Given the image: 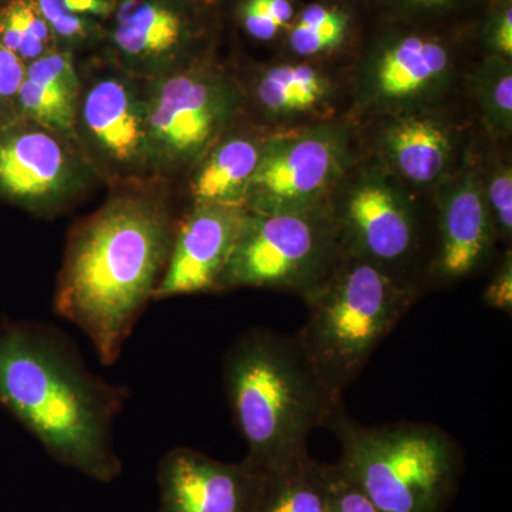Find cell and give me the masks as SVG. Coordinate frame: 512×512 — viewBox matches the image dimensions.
Wrapping results in <instances>:
<instances>
[{
  "label": "cell",
  "instance_id": "cell-19",
  "mask_svg": "<svg viewBox=\"0 0 512 512\" xmlns=\"http://www.w3.org/2000/svg\"><path fill=\"white\" fill-rule=\"evenodd\" d=\"M387 148L397 170L407 180L427 184L446 170L451 141L436 121L410 117L390 128Z\"/></svg>",
  "mask_w": 512,
  "mask_h": 512
},
{
  "label": "cell",
  "instance_id": "cell-12",
  "mask_svg": "<svg viewBox=\"0 0 512 512\" xmlns=\"http://www.w3.org/2000/svg\"><path fill=\"white\" fill-rule=\"evenodd\" d=\"M265 477L245 458L222 463L194 448H173L158 466L160 512H255Z\"/></svg>",
  "mask_w": 512,
  "mask_h": 512
},
{
  "label": "cell",
  "instance_id": "cell-24",
  "mask_svg": "<svg viewBox=\"0 0 512 512\" xmlns=\"http://www.w3.org/2000/svg\"><path fill=\"white\" fill-rule=\"evenodd\" d=\"M348 28V18L340 10L325 5L308 6L291 29L289 45L301 56H315L340 45Z\"/></svg>",
  "mask_w": 512,
  "mask_h": 512
},
{
  "label": "cell",
  "instance_id": "cell-18",
  "mask_svg": "<svg viewBox=\"0 0 512 512\" xmlns=\"http://www.w3.org/2000/svg\"><path fill=\"white\" fill-rule=\"evenodd\" d=\"M264 146L248 134L222 136L194 167L190 183L194 204L244 207Z\"/></svg>",
  "mask_w": 512,
  "mask_h": 512
},
{
  "label": "cell",
  "instance_id": "cell-4",
  "mask_svg": "<svg viewBox=\"0 0 512 512\" xmlns=\"http://www.w3.org/2000/svg\"><path fill=\"white\" fill-rule=\"evenodd\" d=\"M326 427L342 444L340 471L383 512H444L456 497L463 448L440 427L419 421L363 426L343 402Z\"/></svg>",
  "mask_w": 512,
  "mask_h": 512
},
{
  "label": "cell",
  "instance_id": "cell-21",
  "mask_svg": "<svg viewBox=\"0 0 512 512\" xmlns=\"http://www.w3.org/2000/svg\"><path fill=\"white\" fill-rule=\"evenodd\" d=\"M326 80L308 64H279L256 80L255 99L271 116L311 110L325 97Z\"/></svg>",
  "mask_w": 512,
  "mask_h": 512
},
{
  "label": "cell",
  "instance_id": "cell-10",
  "mask_svg": "<svg viewBox=\"0 0 512 512\" xmlns=\"http://www.w3.org/2000/svg\"><path fill=\"white\" fill-rule=\"evenodd\" d=\"M339 171L338 144L325 134L268 141L244 207L259 214L313 211Z\"/></svg>",
  "mask_w": 512,
  "mask_h": 512
},
{
  "label": "cell",
  "instance_id": "cell-3",
  "mask_svg": "<svg viewBox=\"0 0 512 512\" xmlns=\"http://www.w3.org/2000/svg\"><path fill=\"white\" fill-rule=\"evenodd\" d=\"M232 419L248 447L245 460L264 473L308 453L306 441L326 427L336 404L303 355L295 336L251 329L224 360Z\"/></svg>",
  "mask_w": 512,
  "mask_h": 512
},
{
  "label": "cell",
  "instance_id": "cell-27",
  "mask_svg": "<svg viewBox=\"0 0 512 512\" xmlns=\"http://www.w3.org/2000/svg\"><path fill=\"white\" fill-rule=\"evenodd\" d=\"M25 77L26 64L0 45V128L22 119L19 97Z\"/></svg>",
  "mask_w": 512,
  "mask_h": 512
},
{
  "label": "cell",
  "instance_id": "cell-6",
  "mask_svg": "<svg viewBox=\"0 0 512 512\" xmlns=\"http://www.w3.org/2000/svg\"><path fill=\"white\" fill-rule=\"evenodd\" d=\"M343 255L335 221L316 210L248 211L215 292L281 289L305 299L329 278Z\"/></svg>",
  "mask_w": 512,
  "mask_h": 512
},
{
  "label": "cell",
  "instance_id": "cell-22",
  "mask_svg": "<svg viewBox=\"0 0 512 512\" xmlns=\"http://www.w3.org/2000/svg\"><path fill=\"white\" fill-rule=\"evenodd\" d=\"M62 49L76 52L106 37L104 20H110L117 0H36Z\"/></svg>",
  "mask_w": 512,
  "mask_h": 512
},
{
  "label": "cell",
  "instance_id": "cell-32",
  "mask_svg": "<svg viewBox=\"0 0 512 512\" xmlns=\"http://www.w3.org/2000/svg\"><path fill=\"white\" fill-rule=\"evenodd\" d=\"M407 5L420 9H441L453 5L456 0H404Z\"/></svg>",
  "mask_w": 512,
  "mask_h": 512
},
{
  "label": "cell",
  "instance_id": "cell-29",
  "mask_svg": "<svg viewBox=\"0 0 512 512\" xmlns=\"http://www.w3.org/2000/svg\"><path fill=\"white\" fill-rule=\"evenodd\" d=\"M330 512H383L359 488L350 483L338 464H326Z\"/></svg>",
  "mask_w": 512,
  "mask_h": 512
},
{
  "label": "cell",
  "instance_id": "cell-26",
  "mask_svg": "<svg viewBox=\"0 0 512 512\" xmlns=\"http://www.w3.org/2000/svg\"><path fill=\"white\" fill-rule=\"evenodd\" d=\"M293 16L289 0H245L241 20L245 30L256 40L268 42L286 28Z\"/></svg>",
  "mask_w": 512,
  "mask_h": 512
},
{
  "label": "cell",
  "instance_id": "cell-11",
  "mask_svg": "<svg viewBox=\"0 0 512 512\" xmlns=\"http://www.w3.org/2000/svg\"><path fill=\"white\" fill-rule=\"evenodd\" d=\"M104 39L124 72L151 80L191 62L192 23L183 0H117Z\"/></svg>",
  "mask_w": 512,
  "mask_h": 512
},
{
  "label": "cell",
  "instance_id": "cell-13",
  "mask_svg": "<svg viewBox=\"0 0 512 512\" xmlns=\"http://www.w3.org/2000/svg\"><path fill=\"white\" fill-rule=\"evenodd\" d=\"M247 218L245 207L194 204L178 220L170 258L154 292V301L215 292Z\"/></svg>",
  "mask_w": 512,
  "mask_h": 512
},
{
  "label": "cell",
  "instance_id": "cell-31",
  "mask_svg": "<svg viewBox=\"0 0 512 512\" xmlns=\"http://www.w3.org/2000/svg\"><path fill=\"white\" fill-rule=\"evenodd\" d=\"M493 43L495 49L501 53V55L511 57L512 55V10L511 6L504 9L501 13L500 19H498L497 25H495Z\"/></svg>",
  "mask_w": 512,
  "mask_h": 512
},
{
  "label": "cell",
  "instance_id": "cell-33",
  "mask_svg": "<svg viewBox=\"0 0 512 512\" xmlns=\"http://www.w3.org/2000/svg\"><path fill=\"white\" fill-rule=\"evenodd\" d=\"M8 2V0H0V8H2L5 3Z\"/></svg>",
  "mask_w": 512,
  "mask_h": 512
},
{
  "label": "cell",
  "instance_id": "cell-15",
  "mask_svg": "<svg viewBox=\"0 0 512 512\" xmlns=\"http://www.w3.org/2000/svg\"><path fill=\"white\" fill-rule=\"evenodd\" d=\"M495 235L487 201L476 181L458 183L441 204L439 244L430 264L437 284H453L487 261Z\"/></svg>",
  "mask_w": 512,
  "mask_h": 512
},
{
  "label": "cell",
  "instance_id": "cell-28",
  "mask_svg": "<svg viewBox=\"0 0 512 512\" xmlns=\"http://www.w3.org/2000/svg\"><path fill=\"white\" fill-rule=\"evenodd\" d=\"M495 235L507 241L512 231V173L510 167L495 171L485 197Z\"/></svg>",
  "mask_w": 512,
  "mask_h": 512
},
{
  "label": "cell",
  "instance_id": "cell-17",
  "mask_svg": "<svg viewBox=\"0 0 512 512\" xmlns=\"http://www.w3.org/2000/svg\"><path fill=\"white\" fill-rule=\"evenodd\" d=\"M450 70V53L439 40L407 36L387 46L373 70V89L387 101L416 99Z\"/></svg>",
  "mask_w": 512,
  "mask_h": 512
},
{
  "label": "cell",
  "instance_id": "cell-5",
  "mask_svg": "<svg viewBox=\"0 0 512 512\" xmlns=\"http://www.w3.org/2000/svg\"><path fill=\"white\" fill-rule=\"evenodd\" d=\"M419 295V288L345 254L329 278L306 296L309 316L295 339L335 402H342Z\"/></svg>",
  "mask_w": 512,
  "mask_h": 512
},
{
  "label": "cell",
  "instance_id": "cell-7",
  "mask_svg": "<svg viewBox=\"0 0 512 512\" xmlns=\"http://www.w3.org/2000/svg\"><path fill=\"white\" fill-rule=\"evenodd\" d=\"M144 82L158 177L165 181L194 170L234 120L241 103L237 86L220 70L195 60Z\"/></svg>",
  "mask_w": 512,
  "mask_h": 512
},
{
  "label": "cell",
  "instance_id": "cell-25",
  "mask_svg": "<svg viewBox=\"0 0 512 512\" xmlns=\"http://www.w3.org/2000/svg\"><path fill=\"white\" fill-rule=\"evenodd\" d=\"M480 101L491 126L510 130L512 117V76L510 66L501 62L485 67L478 84Z\"/></svg>",
  "mask_w": 512,
  "mask_h": 512
},
{
  "label": "cell",
  "instance_id": "cell-1",
  "mask_svg": "<svg viewBox=\"0 0 512 512\" xmlns=\"http://www.w3.org/2000/svg\"><path fill=\"white\" fill-rule=\"evenodd\" d=\"M164 183L111 188L67 237L53 306L89 338L104 366L119 360L167 268L180 218Z\"/></svg>",
  "mask_w": 512,
  "mask_h": 512
},
{
  "label": "cell",
  "instance_id": "cell-20",
  "mask_svg": "<svg viewBox=\"0 0 512 512\" xmlns=\"http://www.w3.org/2000/svg\"><path fill=\"white\" fill-rule=\"evenodd\" d=\"M255 512H330L326 464L306 453L289 466L266 473Z\"/></svg>",
  "mask_w": 512,
  "mask_h": 512
},
{
  "label": "cell",
  "instance_id": "cell-23",
  "mask_svg": "<svg viewBox=\"0 0 512 512\" xmlns=\"http://www.w3.org/2000/svg\"><path fill=\"white\" fill-rule=\"evenodd\" d=\"M0 45L25 64L59 47L36 0H8L0 8Z\"/></svg>",
  "mask_w": 512,
  "mask_h": 512
},
{
  "label": "cell",
  "instance_id": "cell-9",
  "mask_svg": "<svg viewBox=\"0 0 512 512\" xmlns=\"http://www.w3.org/2000/svg\"><path fill=\"white\" fill-rule=\"evenodd\" d=\"M100 183L76 138L28 119L0 128V201L55 218Z\"/></svg>",
  "mask_w": 512,
  "mask_h": 512
},
{
  "label": "cell",
  "instance_id": "cell-2",
  "mask_svg": "<svg viewBox=\"0 0 512 512\" xmlns=\"http://www.w3.org/2000/svg\"><path fill=\"white\" fill-rule=\"evenodd\" d=\"M130 392L90 372L72 340L43 323L0 325V404L57 463L99 483L123 471L113 427Z\"/></svg>",
  "mask_w": 512,
  "mask_h": 512
},
{
  "label": "cell",
  "instance_id": "cell-8",
  "mask_svg": "<svg viewBox=\"0 0 512 512\" xmlns=\"http://www.w3.org/2000/svg\"><path fill=\"white\" fill-rule=\"evenodd\" d=\"M74 137L110 188L161 180L148 133L146 82L117 64L82 74Z\"/></svg>",
  "mask_w": 512,
  "mask_h": 512
},
{
  "label": "cell",
  "instance_id": "cell-16",
  "mask_svg": "<svg viewBox=\"0 0 512 512\" xmlns=\"http://www.w3.org/2000/svg\"><path fill=\"white\" fill-rule=\"evenodd\" d=\"M80 90L82 77L74 53L56 47L26 64L19 97L20 116L74 137Z\"/></svg>",
  "mask_w": 512,
  "mask_h": 512
},
{
  "label": "cell",
  "instance_id": "cell-30",
  "mask_svg": "<svg viewBox=\"0 0 512 512\" xmlns=\"http://www.w3.org/2000/svg\"><path fill=\"white\" fill-rule=\"evenodd\" d=\"M484 302L497 311L512 312V262L511 254L505 256L497 274L491 279L484 292Z\"/></svg>",
  "mask_w": 512,
  "mask_h": 512
},
{
  "label": "cell",
  "instance_id": "cell-14",
  "mask_svg": "<svg viewBox=\"0 0 512 512\" xmlns=\"http://www.w3.org/2000/svg\"><path fill=\"white\" fill-rule=\"evenodd\" d=\"M335 225L345 254L372 262L406 284L400 269L419 251L420 228L412 208L399 195L375 181L362 184L350 194Z\"/></svg>",
  "mask_w": 512,
  "mask_h": 512
}]
</instances>
